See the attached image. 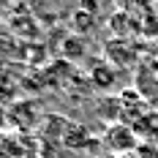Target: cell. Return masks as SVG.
<instances>
[{"instance_id":"cell-1","label":"cell","mask_w":158,"mask_h":158,"mask_svg":"<svg viewBox=\"0 0 158 158\" xmlns=\"http://www.w3.org/2000/svg\"><path fill=\"white\" fill-rule=\"evenodd\" d=\"M139 136H136V131L126 123H114V126H106L104 131V147L112 153V158H126L131 156L136 147H139Z\"/></svg>"},{"instance_id":"cell-2","label":"cell","mask_w":158,"mask_h":158,"mask_svg":"<svg viewBox=\"0 0 158 158\" xmlns=\"http://www.w3.org/2000/svg\"><path fill=\"white\" fill-rule=\"evenodd\" d=\"M139 142H147V144H158V109H150L142 120L134 126Z\"/></svg>"},{"instance_id":"cell-3","label":"cell","mask_w":158,"mask_h":158,"mask_svg":"<svg viewBox=\"0 0 158 158\" xmlns=\"http://www.w3.org/2000/svg\"><path fill=\"white\" fill-rule=\"evenodd\" d=\"M90 82H93L98 90H109L112 85L117 82L114 65H109V63H95L93 68H90Z\"/></svg>"},{"instance_id":"cell-4","label":"cell","mask_w":158,"mask_h":158,"mask_svg":"<svg viewBox=\"0 0 158 158\" xmlns=\"http://www.w3.org/2000/svg\"><path fill=\"white\" fill-rule=\"evenodd\" d=\"M126 158H158V144H147V142H142L131 156H126Z\"/></svg>"},{"instance_id":"cell-5","label":"cell","mask_w":158,"mask_h":158,"mask_svg":"<svg viewBox=\"0 0 158 158\" xmlns=\"http://www.w3.org/2000/svg\"><path fill=\"white\" fill-rule=\"evenodd\" d=\"M3 120H6V112L0 109V126H3Z\"/></svg>"}]
</instances>
